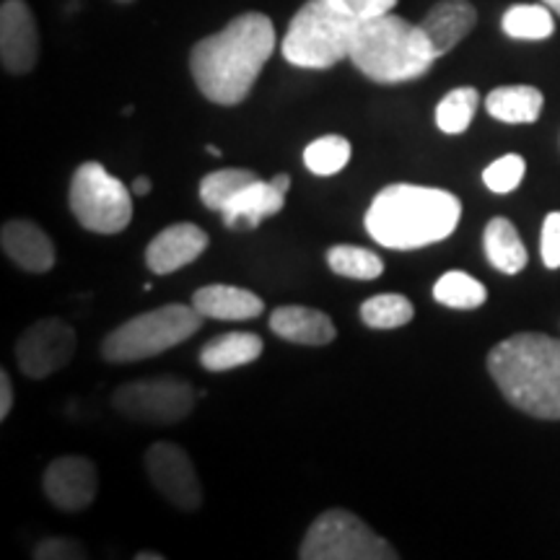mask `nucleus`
I'll use <instances>...</instances> for the list:
<instances>
[{
  "mask_svg": "<svg viewBox=\"0 0 560 560\" xmlns=\"http://www.w3.org/2000/svg\"><path fill=\"white\" fill-rule=\"evenodd\" d=\"M478 104H480L478 89L462 86V89L450 91L436 107L439 130L446 132V136H459V132H465L472 125Z\"/></svg>",
  "mask_w": 560,
  "mask_h": 560,
  "instance_id": "nucleus-27",
  "label": "nucleus"
},
{
  "mask_svg": "<svg viewBox=\"0 0 560 560\" xmlns=\"http://www.w3.org/2000/svg\"><path fill=\"white\" fill-rule=\"evenodd\" d=\"M276 52V26L265 13H242L192 47L190 70L202 96L234 107L249 96L265 62Z\"/></svg>",
  "mask_w": 560,
  "mask_h": 560,
  "instance_id": "nucleus-1",
  "label": "nucleus"
},
{
  "mask_svg": "<svg viewBox=\"0 0 560 560\" xmlns=\"http://www.w3.org/2000/svg\"><path fill=\"white\" fill-rule=\"evenodd\" d=\"M112 405L125 418L138 423L170 425L187 418L195 408V389L177 376H153L122 384L112 395Z\"/></svg>",
  "mask_w": 560,
  "mask_h": 560,
  "instance_id": "nucleus-9",
  "label": "nucleus"
},
{
  "mask_svg": "<svg viewBox=\"0 0 560 560\" xmlns=\"http://www.w3.org/2000/svg\"><path fill=\"white\" fill-rule=\"evenodd\" d=\"M501 26L511 39L527 42L548 39L556 32V21L548 5H514L503 13Z\"/></svg>",
  "mask_w": 560,
  "mask_h": 560,
  "instance_id": "nucleus-26",
  "label": "nucleus"
},
{
  "mask_svg": "<svg viewBox=\"0 0 560 560\" xmlns=\"http://www.w3.org/2000/svg\"><path fill=\"white\" fill-rule=\"evenodd\" d=\"M202 314L190 304H166L138 314L109 332L102 342V355L109 363H132L153 359L164 350L177 348L200 330Z\"/></svg>",
  "mask_w": 560,
  "mask_h": 560,
  "instance_id": "nucleus-6",
  "label": "nucleus"
},
{
  "mask_svg": "<svg viewBox=\"0 0 560 560\" xmlns=\"http://www.w3.org/2000/svg\"><path fill=\"white\" fill-rule=\"evenodd\" d=\"M340 3L346 5V11L350 13V16L361 24V21L392 13V9L397 5V0H340Z\"/></svg>",
  "mask_w": 560,
  "mask_h": 560,
  "instance_id": "nucleus-33",
  "label": "nucleus"
},
{
  "mask_svg": "<svg viewBox=\"0 0 560 560\" xmlns=\"http://www.w3.org/2000/svg\"><path fill=\"white\" fill-rule=\"evenodd\" d=\"M138 560H161L159 552H138Z\"/></svg>",
  "mask_w": 560,
  "mask_h": 560,
  "instance_id": "nucleus-37",
  "label": "nucleus"
},
{
  "mask_svg": "<svg viewBox=\"0 0 560 560\" xmlns=\"http://www.w3.org/2000/svg\"><path fill=\"white\" fill-rule=\"evenodd\" d=\"M327 265H330L335 276L353 280H374L384 272V260L376 252L350 247V244H338V247L327 252Z\"/></svg>",
  "mask_w": 560,
  "mask_h": 560,
  "instance_id": "nucleus-28",
  "label": "nucleus"
},
{
  "mask_svg": "<svg viewBox=\"0 0 560 560\" xmlns=\"http://www.w3.org/2000/svg\"><path fill=\"white\" fill-rule=\"evenodd\" d=\"M475 21H478V13H475L472 3H467V0H441L420 21V30L429 37L431 50L439 60L441 55L452 52L475 30Z\"/></svg>",
  "mask_w": 560,
  "mask_h": 560,
  "instance_id": "nucleus-16",
  "label": "nucleus"
},
{
  "mask_svg": "<svg viewBox=\"0 0 560 560\" xmlns=\"http://www.w3.org/2000/svg\"><path fill=\"white\" fill-rule=\"evenodd\" d=\"M145 472L153 488L164 495L172 506L182 511H195L202 503L200 478L195 472L192 459L187 452L170 441H156L145 452Z\"/></svg>",
  "mask_w": 560,
  "mask_h": 560,
  "instance_id": "nucleus-11",
  "label": "nucleus"
},
{
  "mask_svg": "<svg viewBox=\"0 0 560 560\" xmlns=\"http://www.w3.org/2000/svg\"><path fill=\"white\" fill-rule=\"evenodd\" d=\"M255 172L249 170H219L210 172L208 177L200 182V200L208 210L223 213L231 202L240 198L242 190H247L252 182H257Z\"/></svg>",
  "mask_w": 560,
  "mask_h": 560,
  "instance_id": "nucleus-23",
  "label": "nucleus"
},
{
  "mask_svg": "<svg viewBox=\"0 0 560 560\" xmlns=\"http://www.w3.org/2000/svg\"><path fill=\"white\" fill-rule=\"evenodd\" d=\"M301 560H397V550L346 509L319 514L299 550Z\"/></svg>",
  "mask_w": 560,
  "mask_h": 560,
  "instance_id": "nucleus-7",
  "label": "nucleus"
},
{
  "mask_svg": "<svg viewBox=\"0 0 560 560\" xmlns=\"http://www.w3.org/2000/svg\"><path fill=\"white\" fill-rule=\"evenodd\" d=\"M412 301L400 293H382V296H371L363 301L361 319L371 330H397L412 319Z\"/></svg>",
  "mask_w": 560,
  "mask_h": 560,
  "instance_id": "nucleus-25",
  "label": "nucleus"
},
{
  "mask_svg": "<svg viewBox=\"0 0 560 560\" xmlns=\"http://www.w3.org/2000/svg\"><path fill=\"white\" fill-rule=\"evenodd\" d=\"M206 151L210 153V156H221V149H219V145H206Z\"/></svg>",
  "mask_w": 560,
  "mask_h": 560,
  "instance_id": "nucleus-39",
  "label": "nucleus"
},
{
  "mask_svg": "<svg viewBox=\"0 0 560 560\" xmlns=\"http://www.w3.org/2000/svg\"><path fill=\"white\" fill-rule=\"evenodd\" d=\"M433 299L450 310H478L488 301V289L462 270L444 272L433 285Z\"/></svg>",
  "mask_w": 560,
  "mask_h": 560,
  "instance_id": "nucleus-24",
  "label": "nucleus"
},
{
  "mask_svg": "<svg viewBox=\"0 0 560 560\" xmlns=\"http://www.w3.org/2000/svg\"><path fill=\"white\" fill-rule=\"evenodd\" d=\"M151 179L149 177H136V182H132V192L138 195V198H143V195L151 192Z\"/></svg>",
  "mask_w": 560,
  "mask_h": 560,
  "instance_id": "nucleus-35",
  "label": "nucleus"
},
{
  "mask_svg": "<svg viewBox=\"0 0 560 560\" xmlns=\"http://www.w3.org/2000/svg\"><path fill=\"white\" fill-rule=\"evenodd\" d=\"M5 257L26 272H47L55 265V244L37 223L13 219L3 223L0 231Z\"/></svg>",
  "mask_w": 560,
  "mask_h": 560,
  "instance_id": "nucleus-15",
  "label": "nucleus"
},
{
  "mask_svg": "<svg viewBox=\"0 0 560 560\" xmlns=\"http://www.w3.org/2000/svg\"><path fill=\"white\" fill-rule=\"evenodd\" d=\"M117 3H132V0H117Z\"/></svg>",
  "mask_w": 560,
  "mask_h": 560,
  "instance_id": "nucleus-40",
  "label": "nucleus"
},
{
  "mask_svg": "<svg viewBox=\"0 0 560 560\" xmlns=\"http://www.w3.org/2000/svg\"><path fill=\"white\" fill-rule=\"evenodd\" d=\"M13 408V384L9 371H0V420L11 416Z\"/></svg>",
  "mask_w": 560,
  "mask_h": 560,
  "instance_id": "nucleus-34",
  "label": "nucleus"
},
{
  "mask_svg": "<svg viewBox=\"0 0 560 560\" xmlns=\"http://www.w3.org/2000/svg\"><path fill=\"white\" fill-rule=\"evenodd\" d=\"M192 306L206 319L219 322H242L255 319L265 312V301L247 289L236 285H206L192 296Z\"/></svg>",
  "mask_w": 560,
  "mask_h": 560,
  "instance_id": "nucleus-18",
  "label": "nucleus"
},
{
  "mask_svg": "<svg viewBox=\"0 0 560 560\" xmlns=\"http://www.w3.org/2000/svg\"><path fill=\"white\" fill-rule=\"evenodd\" d=\"M270 330L296 346H330L338 335L332 319L310 306H280L270 314Z\"/></svg>",
  "mask_w": 560,
  "mask_h": 560,
  "instance_id": "nucleus-17",
  "label": "nucleus"
},
{
  "mask_svg": "<svg viewBox=\"0 0 560 560\" xmlns=\"http://www.w3.org/2000/svg\"><path fill=\"white\" fill-rule=\"evenodd\" d=\"M39 58V32L24 0H5L0 9V60L13 75L30 73Z\"/></svg>",
  "mask_w": 560,
  "mask_h": 560,
  "instance_id": "nucleus-13",
  "label": "nucleus"
},
{
  "mask_svg": "<svg viewBox=\"0 0 560 560\" xmlns=\"http://www.w3.org/2000/svg\"><path fill=\"white\" fill-rule=\"evenodd\" d=\"M70 210L94 234H120L132 221L130 190L96 161H86L70 179Z\"/></svg>",
  "mask_w": 560,
  "mask_h": 560,
  "instance_id": "nucleus-8",
  "label": "nucleus"
},
{
  "mask_svg": "<svg viewBox=\"0 0 560 560\" xmlns=\"http://www.w3.org/2000/svg\"><path fill=\"white\" fill-rule=\"evenodd\" d=\"M270 185L276 187L278 192L285 195V192H289V187H291V177H289V174H276V177L270 179Z\"/></svg>",
  "mask_w": 560,
  "mask_h": 560,
  "instance_id": "nucleus-36",
  "label": "nucleus"
},
{
  "mask_svg": "<svg viewBox=\"0 0 560 560\" xmlns=\"http://www.w3.org/2000/svg\"><path fill=\"white\" fill-rule=\"evenodd\" d=\"M359 21L340 0H310L291 19L285 32L283 58L296 68L327 70L350 58V45Z\"/></svg>",
  "mask_w": 560,
  "mask_h": 560,
  "instance_id": "nucleus-5",
  "label": "nucleus"
},
{
  "mask_svg": "<svg viewBox=\"0 0 560 560\" xmlns=\"http://www.w3.org/2000/svg\"><path fill=\"white\" fill-rule=\"evenodd\" d=\"M488 371L516 410L540 420H560V340L522 332L499 342Z\"/></svg>",
  "mask_w": 560,
  "mask_h": 560,
  "instance_id": "nucleus-3",
  "label": "nucleus"
},
{
  "mask_svg": "<svg viewBox=\"0 0 560 560\" xmlns=\"http://www.w3.org/2000/svg\"><path fill=\"white\" fill-rule=\"evenodd\" d=\"M350 161V143L342 136H322L304 149V166L317 177H332Z\"/></svg>",
  "mask_w": 560,
  "mask_h": 560,
  "instance_id": "nucleus-29",
  "label": "nucleus"
},
{
  "mask_svg": "<svg viewBox=\"0 0 560 560\" xmlns=\"http://www.w3.org/2000/svg\"><path fill=\"white\" fill-rule=\"evenodd\" d=\"M285 206V195L278 192L270 182H252L247 190H242L231 206L223 210V226L231 231H252L268 219L276 215Z\"/></svg>",
  "mask_w": 560,
  "mask_h": 560,
  "instance_id": "nucleus-19",
  "label": "nucleus"
},
{
  "mask_svg": "<svg viewBox=\"0 0 560 560\" xmlns=\"http://www.w3.org/2000/svg\"><path fill=\"white\" fill-rule=\"evenodd\" d=\"M265 342L255 332H226L208 340L200 350V363L206 371H231L247 366L262 355Z\"/></svg>",
  "mask_w": 560,
  "mask_h": 560,
  "instance_id": "nucleus-20",
  "label": "nucleus"
},
{
  "mask_svg": "<svg viewBox=\"0 0 560 560\" xmlns=\"http://www.w3.org/2000/svg\"><path fill=\"white\" fill-rule=\"evenodd\" d=\"M34 558L37 560H81L86 558L81 542L68 540V537H50V540H42L34 548Z\"/></svg>",
  "mask_w": 560,
  "mask_h": 560,
  "instance_id": "nucleus-31",
  "label": "nucleus"
},
{
  "mask_svg": "<svg viewBox=\"0 0 560 560\" xmlns=\"http://www.w3.org/2000/svg\"><path fill=\"white\" fill-rule=\"evenodd\" d=\"M542 91L535 86H501L493 89L486 100V109L495 120L509 125L537 122L542 112Z\"/></svg>",
  "mask_w": 560,
  "mask_h": 560,
  "instance_id": "nucleus-21",
  "label": "nucleus"
},
{
  "mask_svg": "<svg viewBox=\"0 0 560 560\" xmlns=\"http://www.w3.org/2000/svg\"><path fill=\"white\" fill-rule=\"evenodd\" d=\"M96 490H100V472L86 457H60L45 470V495L60 511L79 514L89 509L96 499Z\"/></svg>",
  "mask_w": 560,
  "mask_h": 560,
  "instance_id": "nucleus-12",
  "label": "nucleus"
},
{
  "mask_svg": "<svg viewBox=\"0 0 560 560\" xmlns=\"http://www.w3.org/2000/svg\"><path fill=\"white\" fill-rule=\"evenodd\" d=\"M486 257L503 276H516L527 268V249H524L520 231L509 219H493L486 226Z\"/></svg>",
  "mask_w": 560,
  "mask_h": 560,
  "instance_id": "nucleus-22",
  "label": "nucleus"
},
{
  "mask_svg": "<svg viewBox=\"0 0 560 560\" xmlns=\"http://www.w3.org/2000/svg\"><path fill=\"white\" fill-rule=\"evenodd\" d=\"M208 234L195 223H174L156 234L145 249V265L153 276H170L198 260L208 249Z\"/></svg>",
  "mask_w": 560,
  "mask_h": 560,
  "instance_id": "nucleus-14",
  "label": "nucleus"
},
{
  "mask_svg": "<svg viewBox=\"0 0 560 560\" xmlns=\"http://www.w3.org/2000/svg\"><path fill=\"white\" fill-rule=\"evenodd\" d=\"M542 3H545V5H548V9H550V11H556V13H558V16H560V0H542Z\"/></svg>",
  "mask_w": 560,
  "mask_h": 560,
  "instance_id": "nucleus-38",
  "label": "nucleus"
},
{
  "mask_svg": "<svg viewBox=\"0 0 560 560\" xmlns=\"http://www.w3.org/2000/svg\"><path fill=\"white\" fill-rule=\"evenodd\" d=\"M459 219L457 195L439 187L389 185L371 200L366 231L387 249H420L452 236Z\"/></svg>",
  "mask_w": 560,
  "mask_h": 560,
  "instance_id": "nucleus-2",
  "label": "nucleus"
},
{
  "mask_svg": "<svg viewBox=\"0 0 560 560\" xmlns=\"http://www.w3.org/2000/svg\"><path fill=\"white\" fill-rule=\"evenodd\" d=\"M75 355V330L58 317H47L21 335L16 342V361L21 374L30 380H45L66 369Z\"/></svg>",
  "mask_w": 560,
  "mask_h": 560,
  "instance_id": "nucleus-10",
  "label": "nucleus"
},
{
  "mask_svg": "<svg viewBox=\"0 0 560 560\" xmlns=\"http://www.w3.org/2000/svg\"><path fill=\"white\" fill-rule=\"evenodd\" d=\"M524 172H527V164H524V159L520 156V153H509V156L495 159L493 164L482 172V182H486V187L490 192L509 195L522 185Z\"/></svg>",
  "mask_w": 560,
  "mask_h": 560,
  "instance_id": "nucleus-30",
  "label": "nucleus"
},
{
  "mask_svg": "<svg viewBox=\"0 0 560 560\" xmlns=\"http://www.w3.org/2000/svg\"><path fill=\"white\" fill-rule=\"evenodd\" d=\"M350 60L371 81L405 83L429 73L436 55L420 24L384 13L355 26Z\"/></svg>",
  "mask_w": 560,
  "mask_h": 560,
  "instance_id": "nucleus-4",
  "label": "nucleus"
},
{
  "mask_svg": "<svg viewBox=\"0 0 560 560\" xmlns=\"http://www.w3.org/2000/svg\"><path fill=\"white\" fill-rule=\"evenodd\" d=\"M540 252L545 268L558 270L560 268V213H550L542 223V240Z\"/></svg>",
  "mask_w": 560,
  "mask_h": 560,
  "instance_id": "nucleus-32",
  "label": "nucleus"
}]
</instances>
